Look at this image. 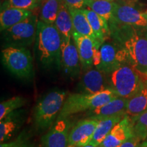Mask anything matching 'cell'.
Listing matches in <instances>:
<instances>
[{"mask_svg": "<svg viewBox=\"0 0 147 147\" xmlns=\"http://www.w3.org/2000/svg\"><path fill=\"white\" fill-rule=\"evenodd\" d=\"M110 34L116 43L125 51L128 63L147 80V36L136 27L109 23Z\"/></svg>", "mask_w": 147, "mask_h": 147, "instance_id": "cell-1", "label": "cell"}, {"mask_svg": "<svg viewBox=\"0 0 147 147\" xmlns=\"http://www.w3.org/2000/svg\"><path fill=\"white\" fill-rule=\"evenodd\" d=\"M61 36L55 24L39 20L36 38V53L44 68L61 67Z\"/></svg>", "mask_w": 147, "mask_h": 147, "instance_id": "cell-2", "label": "cell"}, {"mask_svg": "<svg viewBox=\"0 0 147 147\" xmlns=\"http://www.w3.org/2000/svg\"><path fill=\"white\" fill-rule=\"evenodd\" d=\"M67 95L65 91L54 90L38 101L33 113L34 124L37 131H45L53 126L57 119Z\"/></svg>", "mask_w": 147, "mask_h": 147, "instance_id": "cell-3", "label": "cell"}, {"mask_svg": "<svg viewBox=\"0 0 147 147\" xmlns=\"http://www.w3.org/2000/svg\"><path fill=\"white\" fill-rule=\"evenodd\" d=\"M117 97L119 95L112 89L95 94L80 93L70 94L66 98L57 119L70 117L75 114L93 110Z\"/></svg>", "mask_w": 147, "mask_h": 147, "instance_id": "cell-4", "label": "cell"}, {"mask_svg": "<svg viewBox=\"0 0 147 147\" xmlns=\"http://www.w3.org/2000/svg\"><path fill=\"white\" fill-rule=\"evenodd\" d=\"M108 76L110 88L119 97L128 100L144 87L142 78L129 63L120 66Z\"/></svg>", "mask_w": 147, "mask_h": 147, "instance_id": "cell-5", "label": "cell"}, {"mask_svg": "<svg viewBox=\"0 0 147 147\" xmlns=\"http://www.w3.org/2000/svg\"><path fill=\"white\" fill-rule=\"evenodd\" d=\"M1 59L5 68L18 78L30 79L33 77V58L27 48L5 47L1 51Z\"/></svg>", "mask_w": 147, "mask_h": 147, "instance_id": "cell-6", "label": "cell"}, {"mask_svg": "<svg viewBox=\"0 0 147 147\" xmlns=\"http://www.w3.org/2000/svg\"><path fill=\"white\" fill-rule=\"evenodd\" d=\"M38 19L33 14L26 19L20 22L3 32L5 47H29L36 41Z\"/></svg>", "mask_w": 147, "mask_h": 147, "instance_id": "cell-7", "label": "cell"}, {"mask_svg": "<svg viewBox=\"0 0 147 147\" xmlns=\"http://www.w3.org/2000/svg\"><path fill=\"white\" fill-rule=\"evenodd\" d=\"M129 63L126 53L116 42H104L94 51V65L108 75L124 64Z\"/></svg>", "mask_w": 147, "mask_h": 147, "instance_id": "cell-8", "label": "cell"}, {"mask_svg": "<svg viewBox=\"0 0 147 147\" xmlns=\"http://www.w3.org/2000/svg\"><path fill=\"white\" fill-rule=\"evenodd\" d=\"M74 124L70 117L58 118L42 136L41 147H67L69 132Z\"/></svg>", "mask_w": 147, "mask_h": 147, "instance_id": "cell-9", "label": "cell"}, {"mask_svg": "<svg viewBox=\"0 0 147 147\" xmlns=\"http://www.w3.org/2000/svg\"><path fill=\"white\" fill-rule=\"evenodd\" d=\"M100 121L94 117H86L76 123L69 132L67 147L89 144Z\"/></svg>", "mask_w": 147, "mask_h": 147, "instance_id": "cell-10", "label": "cell"}, {"mask_svg": "<svg viewBox=\"0 0 147 147\" xmlns=\"http://www.w3.org/2000/svg\"><path fill=\"white\" fill-rule=\"evenodd\" d=\"M61 67L69 78H78L82 69L81 62L73 36L61 42Z\"/></svg>", "mask_w": 147, "mask_h": 147, "instance_id": "cell-11", "label": "cell"}, {"mask_svg": "<svg viewBox=\"0 0 147 147\" xmlns=\"http://www.w3.org/2000/svg\"><path fill=\"white\" fill-rule=\"evenodd\" d=\"M108 89L111 88L108 75L96 67L84 71L78 86L79 93L84 94H95Z\"/></svg>", "mask_w": 147, "mask_h": 147, "instance_id": "cell-12", "label": "cell"}, {"mask_svg": "<svg viewBox=\"0 0 147 147\" xmlns=\"http://www.w3.org/2000/svg\"><path fill=\"white\" fill-rule=\"evenodd\" d=\"M147 27V21L142 12L130 5L121 4L115 1L113 16L108 23Z\"/></svg>", "mask_w": 147, "mask_h": 147, "instance_id": "cell-13", "label": "cell"}, {"mask_svg": "<svg viewBox=\"0 0 147 147\" xmlns=\"http://www.w3.org/2000/svg\"><path fill=\"white\" fill-rule=\"evenodd\" d=\"M72 36L81 62L82 69L83 71H87L94 65L95 49L100 47L101 45L95 42L89 37L82 36L74 31Z\"/></svg>", "mask_w": 147, "mask_h": 147, "instance_id": "cell-14", "label": "cell"}, {"mask_svg": "<svg viewBox=\"0 0 147 147\" xmlns=\"http://www.w3.org/2000/svg\"><path fill=\"white\" fill-rule=\"evenodd\" d=\"M134 134L131 118L126 115L110 131L100 147H118Z\"/></svg>", "mask_w": 147, "mask_h": 147, "instance_id": "cell-15", "label": "cell"}, {"mask_svg": "<svg viewBox=\"0 0 147 147\" xmlns=\"http://www.w3.org/2000/svg\"><path fill=\"white\" fill-rule=\"evenodd\" d=\"M128 99L117 97L104 105L94 109L88 110L86 113V117H94L102 119L106 117L117 115H126V108Z\"/></svg>", "mask_w": 147, "mask_h": 147, "instance_id": "cell-16", "label": "cell"}, {"mask_svg": "<svg viewBox=\"0 0 147 147\" xmlns=\"http://www.w3.org/2000/svg\"><path fill=\"white\" fill-rule=\"evenodd\" d=\"M26 119L25 110H16L9 114L0 122V142L9 140L21 127Z\"/></svg>", "mask_w": 147, "mask_h": 147, "instance_id": "cell-17", "label": "cell"}, {"mask_svg": "<svg viewBox=\"0 0 147 147\" xmlns=\"http://www.w3.org/2000/svg\"><path fill=\"white\" fill-rule=\"evenodd\" d=\"M82 10L87 16L97 40L102 45L111 35L109 23L105 18L98 15L90 8H84Z\"/></svg>", "mask_w": 147, "mask_h": 147, "instance_id": "cell-18", "label": "cell"}, {"mask_svg": "<svg viewBox=\"0 0 147 147\" xmlns=\"http://www.w3.org/2000/svg\"><path fill=\"white\" fill-rule=\"evenodd\" d=\"M34 14L32 10L16 8H8L1 10L0 14L1 32L6 30Z\"/></svg>", "mask_w": 147, "mask_h": 147, "instance_id": "cell-19", "label": "cell"}, {"mask_svg": "<svg viewBox=\"0 0 147 147\" xmlns=\"http://www.w3.org/2000/svg\"><path fill=\"white\" fill-rule=\"evenodd\" d=\"M69 10L72 19L74 31L82 36L89 37L97 44L102 45L97 40L90 25L89 20L82 9L69 8Z\"/></svg>", "mask_w": 147, "mask_h": 147, "instance_id": "cell-20", "label": "cell"}, {"mask_svg": "<svg viewBox=\"0 0 147 147\" xmlns=\"http://www.w3.org/2000/svg\"><path fill=\"white\" fill-rule=\"evenodd\" d=\"M54 24L58 29L62 40H67L72 37L74 32L72 19L69 8L63 2L61 5Z\"/></svg>", "mask_w": 147, "mask_h": 147, "instance_id": "cell-21", "label": "cell"}, {"mask_svg": "<svg viewBox=\"0 0 147 147\" xmlns=\"http://www.w3.org/2000/svg\"><path fill=\"white\" fill-rule=\"evenodd\" d=\"M125 116V115H117L100 119L89 144L100 146L114 127Z\"/></svg>", "mask_w": 147, "mask_h": 147, "instance_id": "cell-22", "label": "cell"}, {"mask_svg": "<svg viewBox=\"0 0 147 147\" xmlns=\"http://www.w3.org/2000/svg\"><path fill=\"white\" fill-rule=\"evenodd\" d=\"M147 110V88L144 87L137 94L129 99L126 114L131 119H135Z\"/></svg>", "mask_w": 147, "mask_h": 147, "instance_id": "cell-23", "label": "cell"}, {"mask_svg": "<svg viewBox=\"0 0 147 147\" xmlns=\"http://www.w3.org/2000/svg\"><path fill=\"white\" fill-rule=\"evenodd\" d=\"M62 2V0H42L39 12L40 21L54 24Z\"/></svg>", "mask_w": 147, "mask_h": 147, "instance_id": "cell-24", "label": "cell"}, {"mask_svg": "<svg viewBox=\"0 0 147 147\" xmlns=\"http://www.w3.org/2000/svg\"><path fill=\"white\" fill-rule=\"evenodd\" d=\"M115 5V1L110 0H86L85 1V6L105 18L108 23L113 16Z\"/></svg>", "mask_w": 147, "mask_h": 147, "instance_id": "cell-25", "label": "cell"}, {"mask_svg": "<svg viewBox=\"0 0 147 147\" xmlns=\"http://www.w3.org/2000/svg\"><path fill=\"white\" fill-rule=\"evenodd\" d=\"M26 103V99L21 96H14L1 102L0 104V120H2L14 110L21 108Z\"/></svg>", "mask_w": 147, "mask_h": 147, "instance_id": "cell-26", "label": "cell"}, {"mask_svg": "<svg viewBox=\"0 0 147 147\" xmlns=\"http://www.w3.org/2000/svg\"><path fill=\"white\" fill-rule=\"evenodd\" d=\"M134 133L140 140L147 138V110L136 118L131 119Z\"/></svg>", "mask_w": 147, "mask_h": 147, "instance_id": "cell-27", "label": "cell"}, {"mask_svg": "<svg viewBox=\"0 0 147 147\" xmlns=\"http://www.w3.org/2000/svg\"><path fill=\"white\" fill-rule=\"evenodd\" d=\"M42 0H6L1 5V10L8 8H16L33 10L41 4Z\"/></svg>", "mask_w": 147, "mask_h": 147, "instance_id": "cell-28", "label": "cell"}, {"mask_svg": "<svg viewBox=\"0 0 147 147\" xmlns=\"http://www.w3.org/2000/svg\"><path fill=\"white\" fill-rule=\"evenodd\" d=\"M0 147H35V144L32 140L30 131L25 129L14 140L1 143Z\"/></svg>", "mask_w": 147, "mask_h": 147, "instance_id": "cell-29", "label": "cell"}, {"mask_svg": "<svg viewBox=\"0 0 147 147\" xmlns=\"http://www.w3.org/2000/svg\"><path fill=\"white\" fill-rule=\"evenodd\" d=\"M140 140L135 134H134L133 136L127 139L121 145H119L118 147H140Z\"/></svg>", "mask_w": 147, "mask_h": 147, "instance_id": "cell-30", "label": "cell"}, {"mask_svg": "<svg viewBox=\"0 0 147 147\" xmlns=\"http://www.w3.org/2000/svg\"><path fill=\"white\" fill-rule=\"evenodd\" d=\"M68 8L82 9L85 6L86 0H62Z\"/></svg>", "mask_w": 147, "mask_h": 147, "instance_id": "cell-31", "label": "cell"}, {"mask_svg": "<svg viewBox=\"0 0 147 147\" xmlns=\"http://www.w3.org/2000/svg\"><path fill=\"white\" fill-rule=\"evenodd\" d=\"M140 147H147V138L143 140V142L140 144Z\"/></svg>", "mask_w": 147, "mask_h": 147, "instance_id": "cell-32", "label": "cell"}, {"mask_svg": "<svg viewBox=\"0 0 147 147\" xmlns=\"http://www.w3.org/2000/svg\"><path fill=\"white\" fill-rule=\"evenodd\" d=\"M77 147H100V146H96V145H92V144H86L83 145V146H79Z\"/></svg>", "mask_w": 147, "mask_h": 147, "instance_id": "cell-33", "label": "cell"}, {"mask_svg": "<svg viewBox=\"0 0 147 147\" xmlns=\"http://www.w3.org/2000/svg\"><path fill=\"white\" fill-rule=\"evenodd\" d=\"M143 14H144V17L146 18V21H147V13H143Z\"/></svg>", "mask_w": 147, "mask_h": 147, "instance_id": "cell-34", "label": "cell"}, {"mask_svg": "<svg viewBox=\"0 0 147 147\" xmlns=\"http://www.w3.org/2000/svg\"><path fill=\"white\" fill-rule=\"evenodd\" d=\"M110 1H115V0H110Z\"/></svg>", "mask_w": 147, "mask_h": 147, "instance_id": "cell-35", "label": "cell"}, {"mask_svg": "<svg viewBox=\"0 0 147 147\" xmlns=\"http://www.w3.org/2000/svg\"><path fill=\"white\" fill-rule=\"evenodd\" d=\"M145 13H147V10L146 11V12H145Z\"/></svg>", "mask_w": 147, "mask_h": 147, "instance_id": "cell-36", "label": "cell"}, {"mask_svg": "<svg viewBox=\"0 0 147 147\" xmlns=\"http://www.w3.org/2000/svg\"><path fill=\"white\" fill-rule=\"evenodd\" d=\"M146 36H147V33H146Z\"/></svg>", "mask_w": 147, "mask_h": 147, "instance_id": "cell-37", "label": "cell"}]
</instances>
